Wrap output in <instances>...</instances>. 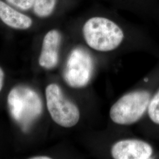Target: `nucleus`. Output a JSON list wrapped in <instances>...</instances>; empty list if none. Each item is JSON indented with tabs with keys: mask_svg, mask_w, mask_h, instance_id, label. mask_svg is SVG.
Instances as JSON below:
<instances>
[{
	"mask_svg": "<svg viewBox=\"0 0 159 159\" xmlns=\"http://www.w3.org/2000/svg\"><path fill=\"white\" fill-rule=\"evenodd\" d=\"M83 34L87 44L101 52L113 51L119 47L124 33L119 26L107 18L92 17L83 25Z\"/></svg>",
	"mask_w": 159,
	"mask_h": 159,
	"instance_id": "nucleus-1",
	"label": "nucleus"
},
{
	"mask_svg": "<svg viewBox=\"0 0 159 159\" xmlns=\"http://www.w3.org/2000/svg\"><path fill=\"white\" fill-rule=\"evenodd\" d=\"M8 104L12 118L24 131H28L43 112L40 96L27 87L12 89L8 96Z\"/></svg>",
	"mask_w": 159,
	"mask_h": 159,
	"instance_id": "nucleus-2",
	"label": "nucleus"
},
{
	"mask_svg": "<svg viewBox=\"0 0 159 159\" xmlns=\"http://www.w3.org/2000/svg\"><path fill=\"white\" fill-rule=\"evenodd\" d=\"M150 93L146 90L133 91L121 97L110 110V117L120 125H130L140 119L148 110Z\"/></svg>",
	"mask_w": 159,
	"mask_h": 159,
	"instance_id": "nucleus-3",
	"label": "nucleus"
},
{
	"mask_svg": "<svg viewBox=\"0 0 159 159\" xmlns=\"http://www.w3.org/2000/svg\"><path fill=\"white\" fill-rule=\"evenodd\" d=\"M48 110L52 119L63 127H72L79 121V109L74 102L64 96L59 85L52 83L46 89Z\"/></svg>",
	"mask_w": 159,
	"mask_h": 159,
	"instance_id": "nucleus-4",
	"label": "nucleus"
},
{
	"mask_svg": "<svg viewBox=\"0 0 159 159\" xmlns=\"http://www.w3.org/2000/svg\"><path fill=\"white\" fill-rule=\"evenodd\" d=\"M94 68V61L89 52L83 48H76L68 56L63 77L70 87L82 88L90 83Z\"/></svg>",
	"mask_w": 159,
	"mask_h": 159,
	"instance_id": "nucleus-5",
	"label": "nucleus"
},
{
	"mask_svg": "<svg viewBox=\"0 0 159 159\" xmlns=\"http://www.w3.org/2000/svg\"><path fill=\"white\" fill-rule=\"evenodd\" d=\"M111 153L115 159H148L153 154V148L142 140L127 139L116 143Z\"/></svg>",
	"mask_w": 159,
	"mask_h": 159,
	"instance_id": "nucleus-6",
	"label": "nucleus"
},
{
	"mask_svg": "<svg viewBox=\"0 0 159 159\" xmlns=\"http://www.w3.org/2000/svg\"><path fill=\"white\" fill-rule=\"evenodd\" d=\"M61 41V34L56 30H50L46 34L39 57V64L42 67L50 70L57 66Z\"/></svg>",
	"mask_w": 159,
	"mask_h": 159,
	"instance_id": "nucleus-7",
	"label": "nucleus"
},
{
	"mask_svg": "<svg viewBox=\"0 0 159 159\" xmlns=\"http://www.w3.org/2000/svg\"><path fill=\"white\" fill-rule=\"evenodd\" d=\"M0 20L7 25L18 30H26L32 25L30 17L17 11L0 0Z\"/></svg>",
	"mask_w": 159,
	"mask_h": 159,
	"instance_id": "nucleus-8",
	"label": "nucleus"
},
{
	"mask_svg": "<svg viewBox=\"0 0 159 159\" xmlns=\"http://www.w3.org/2000/svg\"><path fill=\"white\" fill-rule=\"evenodd\" d=\"M57 0H35L34 11L38 17L44 18L50 16L54 11Z\"/></svg>",
	"mask_w": 159,
	"mask_h": 159,
	"instance_id": "nucleus-9",
	"label": "nucleus"
},
{
	"mask_svg": "<svg viewBox=\"0 0 159 159\" xmlns=\"http://www.w3.org/2000/svg\"><path fill=\"white\" fill-rule=\"evenodd\" d=\"M148 110L150 119L155 124L159 125V90L150 99Z\"/></svg>",
	"mask_w": 159,
	"mask_h": 159,
	"instance_id": "nucleus-10",
	"label": "nucleus"
},
{
	"mask_svg": "<svg viewBox=\"0 0 159 159\" xmlns=\"http://www.w3.org/2000/svg\"><path fill=\"white\" fill-rule=\"evenodd\" d=\"M9 3L18 8L23 10H27L34 6L35 0H7Z\"/></svg>",
	"mask_w": 159,
	"mask_h": 159,
	"instance_id": "nucleus-11",
	"label": "nucleus"
},
{
	"mask_svg": "<svg viewBox=\"0 0 159 159\" xmlns=\"http://www.w3.org/2000/svg\"><path fill=\"white\" fill-rule=\"evenodd\" d=\"M4 80V73L2 68L0 67V91L3 87Z\"/></svg>",
	"mask_w": 159,
	"mask_h": 159,
	"instance_id": "nucleus-12",
	"label": "nucleus"
},
{
	"mask_svg": "<svg viewBox=\"0 0 159 159\" xmlns=\"http://www.w3.org/2000/svg\"><path fill=\"white\" fill-rule=\"evenodd\" d=\"M31 159H50L51 157H48V156H35L30 158Z\"/></svg>",
	"mask_w": 159,
	"mask_h": 159,
	"instance_id": "nucleus-13",
	"label": "nucleus"
},
{
	"mask_svg": "<svg viewBox=\"0 0 159 159\" xmlns=\"http://www.w3.org/2000/svg\"><path fill=\"white\" fill-rule=\"evenodd\" d=\"M148 78H146V79H144V81L145 82H148Z\"/></svg>",
	"mask_w": 159,
	"mask_h": 159,
	"instance_id": "nucleus-14",
	"label": "nucleus"
}]
</instances>
